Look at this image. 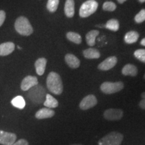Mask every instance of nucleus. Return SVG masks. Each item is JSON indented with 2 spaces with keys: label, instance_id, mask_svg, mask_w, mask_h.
I'll list each match as a JSON object with an SVG mask.
<instances>
[{
  "label": "nucleus",
  "instance_id": "nucleus-9",
  "mask_svg": "<svg viewBox=\"0 0 145 145\" xmlns=\"http://www.w3.org/2000/svg\"><path fill=\"white\" fill-rule=\"evenodd\" d=\"M123 111L120 109H108L104 113V117L108 120H119L123 117Z\"/></svg>",
  "mask_w": 145,
  "mask_h": 145
},
{
  "label": "nucleus",
  "instance_id": "nucleus-16",
  "mask_svg": "<svg viewBox=\"0 0 145 145\" xmlns=\"http://www.w3.org/2000/svg\"><path fill=\"white\" fill-rule=\"evenodd\" d=\"M64 11L67 17H73L74 14H75V1L74 0H66Z\"/></svg>",
  "mask_w": 145,
  "mask_h": 145
},
{
  "label": "nucleus",
  "instance_id": "nucleus-17",
  "mask_svg": "<svg viewBox=\"0 0 145 145\" xmlns=\"http://www.w3.org/2000/svg\"><path fill=\"white\" fill-rule=\"evenodd\" d=\"M122 73L125 76L129 75L132 77H135L138 74V69L134 65L127 64L123 67Z\"/></svg>",
  "mask_w": 145,
  "mask_h": 145
},
{
  "label": "nucleus",
  "instance_id": "nucleus-14",
  "mask_svg": "<svg viewBox=\"0 0 145 145\" xmlns=\"http://www.w3.org/2000/svg\"><path fill=\"white\" fill-rule=\"evenodd\" d=\"M65 60L68 66L71 69H77L80 66V61L77 57L72 54H67L65 55Z\"/></svg>",
  "mask_w": 145,
  "mask_h": 145
},
{
  "label": "nucleus",
  "instance_id": "nucleus-4",
  "mask_svg": "<svg viewBox=\"0 0 145 145\" xmlns=\"http://www.w3.org/2000/svg\"><path fill=\"white\" fill-rule=\"evenodd\" d=\"M124 136L117 132L109 133L99 141V145H120Z\"/></svg>",
  "mask_w": 145,
  "mask_h": 145
},
{
  "label": "nucleus",
  "instance_id": "nucleus-29",
  "mask_svg": "<svg viewBox=\"0 0 145 145\" xmlns=\"http://www.w3.org/2000/svg\"><path fill=\"white\" fill-rule=\"evenodd\" d=\"M5 18H6V14L3 10H0V27L4 23Z\"/></svg>",
  "mask_w": 145,
  "mask_h": 145
},
{
  "label": "nucleus",
  "instance_id": "nucleus-34",
  "mask_svg": "<svg viewBox=\"0 0 145 145\" xmlns=\"http://www.w3.org/2000/svg\"><path fill=\"white\" fill-rule=\"evenodd\" d=\"M138 1L140 3H144L145 2V0H138Z\"/></svg>",
  "mask_w": 145,
  "mask_h": 145
},
{
  "label": "nucleus",
  "instance_id": "nucleus-25",
  "mask_svg": "<svg viewBox=\"0 0 145 145\" xmlns=\"http://www.w3.org/2000/svg\"><path fill=\"white\" fill-rule=\"evenodd\" d=\"M59 4V0H48L46 4L47 10L51 13H54L57 10Z\"/></svg>",
  "mask_w": 145,
  "mask_h": 145
},
{
  "label": "nucleus",
  "instance_id": "nucleus-35",
  "mask_svg": "<svg viewBox=\"0 0 145 145\" xmlns=\"http://www.w3.org/2000/svg\"><path fill=\"white\" fill-rule=\"evenodd\" d=\"M18 49H20V50L22 49V48H21V47H20V46H18Z\"/></svg>",
  "mask_w": 145,
  "mask_h": 145
},
{
  "label": "nucleus",
  "instance_id": "nucleus-26",
  "mask_svg": "<svg viewBox=\"0 0 145 145\" xmlns=\"http://www.w3.org/2000/svg\"><path fill=\"white\" fill-rule=\"evenodd\" d=\"M103 10L108 12H114L116 9V5L112 1H106L103 4Z\"/></svg>",
  "mask_w": 145,
  "mask_h": 145
},
{
  "label": "nucleus",
  "instance_id": "nucleus-2",
  "mask_svg": "<svg viewBox=\"0 0 145 145\" xmlns=\"http://www.w3.org/2000/svg\"><path fill=\"white\" fill-rule=\"evenodd\" d=\"M46 91L40 85H36L28 90V97L34 104H41L46 99Z\"/></svg>",
  "mask_w": 145,
  "mask_h": 145
},
{
  "label": "nucleus",
  "instance_id": "nucleus-13",
  "mask_svg": "<svg viewBox=\"0 0 145 145\" xmlns=\"http://www.w3.org/2000/svg\"><path fill=\"white\" fill-rule=\"evenodd\" d=\"M55 114L54 110L48 108H44L39 110L35 114L36 118L39 120L50 118L53 117Z\"/></svg>",
  "mask_w": 145,
  "mask_h": 145
},
{
  "label": "nucleus",
  "instance_id": "nucleus-8",
  "mask_svg": "<svg viewBox=\"0 0 145 145\" xmlns=\"http://www.w3.org/2000/svg\"><path fill=\"white\" fill-rule=\"evenodd\" d=\"M97 104V98L93 95H88L85 97L79 104V108L82 110H87L93 108Z\"/></svg>",
  "mask_w": 145,
  "mask_h": 145
},
{
  "label": "nucleus",
  "instance_id": "nucleus-15",
  "mask_svg": "<svg viewBox=\"0 0 145 145\" xmlns=\"http://www.w3.org/2000/svg\"><path fill=\"white\" fill-rule=\"evenodd\" d=\"M47 61L45 58H39L34 63L36 73L39 75H42L44 73Z\"/></svg>",
  "mask_w": 145,
  "mask_h": 145
},
{
  "label": "nucleus",
  "instance_id": "nucleus-5",
  "mask_svg": "<svg viewBox=\"0 0 145 145\" xmlns=\"http://www.w3.org/2000/svg\"><path fill=\"white\" fill-rule=\"evenodd\" d=\"M98 8V3L95 0H88L81 5L79 9V16L88 18L95 13Z\"/></svg>",
  "mask_w": 145,
  "mask_h": 145
},
{
  "label": "nucleus",
  "instance_id": "nucleus-30",
  "mask_svg": "<svg viewBox=\"0 0 145 145\" xmlns=\"http://www.w3.org/2000/svg\"><path fill=\"white\" fill-rule=\"evenodd\" d=\"M141 97H142V99L139 103V106L140 108L145 110V92L141 94Z\"/></svg>",
  "mask_w": 145,
  "mask_h": 145
},
{
  "label": "nucleus",
  "instance_id": "nucleus-18",
  "mask_svg": "<svg viewBox=\"0 0 145 145\" xmlns=\"http://www.w3.org/2000/svg\"><path fill=\"white\" fill-rule=\"evenodd\" d=\"M83 54L84 57L88 59H99L100 57V53H99V50L93 48H89L84 50Z\"/></svg>",
  "mask_w": 145,
  "mask_h": 145
},
{
  "label": "nucleus",
  "instance_id": "nucleus-3",
  "mask_svg": "<svg viewBox=\"0 0 145 145\" xmlns=\"http://www.w3.org/2000/svg\"><path fill=\"white\" fill-rule=\"evenodd\" d=\"M16 32L22 36H30L33 33V28L31 24L24 16H20L16 19L14 24Z\"/></svg>",
  "mask_w": 145,
  "mask_h": 145
},
{
  "label": "nucleus",
  "instance_id": "nucleus-22",
  "mask_svg": "<svg viewBox=\"0 0 145 145\" xmlns=\"http://www.w3.org/2000/svg\"><path fill=\"white\" fill-rule=\"evenodd\" d=\"M11 103L13 105V106L20 109V110H22L26 106V101H25L22 96L20 95L16 96V97H14L11 101Z\"/></svg>",
  "mask_w": 145,
  "mask_h": 145
},
{
  "label": "nucleus",
  "instance_id": "nucleus-27",
  "mask_svg": "<svg viewBox=\"0 0 145 145\" xmlns=\"http://www.w3.org/2000/svg\"><path fill=\"white\" fill-rule=\"evenodd\" d=\"M134 55L141 62L145 63V49H138L135 50Z\"/></svg>",
  "mask_w": 145,
  "mask_h": 145
},
{
  "label": "nucleus",
  "instance_id": "nucleus-7",
  "mask_svg": "<svg viewBox=\"0 0 145 145\" xmlns=\"http://www.w3.org/2000/svg\"><path fill=\"white\" fill-rule=\"evenodd\" d=\"M17 136L16 134L3 131L0 130V144L3 145H12L16 142Z\"/></svg>",
  "mask_w": 145,
  "mask_h": 145
},
{
  "label": "nucleus",
  "instance_id": "nucleus-28",
  "mask_svg": "<svg viewBox=\"0 0 145 145\" xmlns=\"http://www.w3.org/2000/svg\"><path fill=\"white\" fill-rule=\"evenodd\" d=\"M135 20L137 23L140 24L145 21V10L142 9L135 17Z\"/></svg>",
  "mask_w": 145,
  "mask_h": 145
},
{
  "label": "nucleus",
  "instance_id": "nucleus-12",
  "mask_svg": "<svg viewBox=\"0 0 145 145\" xmlns=\"http://www.w3.org/2000/svg\"><path fill=\"white\" fill-rule=\"evenodd\" d=\"M15 44L12 42H7L0 44V56L4 57L12 53L15 49Z\"/></svg>",
  "mask_w": 145,
  "mask_h": 145
},
{
  "label": "nucleus",
  "instance_id": "nucleus-11",
  "mask_svg": "<svg viewBox=\"0 0 145 145\" xmlns=\"http://www.w3.org/2000/svg\"><path fill=\"white\" fill-rule=\"evenodd\" d=\"M118 62V59L116 57H110L104 60L103 62H101L98 65V69L101 71H108L111 69L116 65Z\"/></svg>",
  "mask_w": 145,
  "mask_h": 145
},
{
  "label": "nucleus",
  "instance_id": "nucleus-36",
  "mask_svg": "<svg viewBox=\"0 0 145 145\" xmlns=\"http://www.w3.org/2000/svg\"><path fill=\"white\" fill-rule=\"evenodd\" d=\"M71 145H82V144H71Z\"/></svg>",
  "mask_w": 145,
  "mask_h": 145
},
{
  "label": "nucleus",
  "instance_id": "nucleus-20",
  "mask_svg": "<svg viewBox=\"0 0 145 145\" xmlns=\"http://www.w3.org/2000/svg\"><path fill=\"white\" fill-rule=\"evenodd\" d=\"M139 34L136 31H130L125 34L124 41L127 44H133L138 40Z\"/></svg>",
  "mask_w": 145,
  "mask_h": 145
},
{
  "label": "nucleus",
  "instance_id": "nucleus-19",
  "mask_svg": "<svg viewBox=\"0 0 145 145\" xmlns=\"http://www.w3.org/2000/svg\"><path fill=\"white\" fill-rule=\"evenodd\" d=\"M99 32L98 30H91L86 34V42L89 46H93L95 44V39L96 37L99 35Z\"/></svg>",
  "mask_w": 145,
  "mask_h": 145
},
{
  "label": "nucleus",
  "instance_id": "nucleus-6",
  "mask_svg": "<svg viewBox=\"0 0 145 145\" xmlns=\"http://www.w3.org/2000/svg\"><path fill=\"white\" fill-rule=\"evenodd\" d=\"M124 88V83L121 81L118 82H107L103 83L100 86V89L103 93L106 94H112L120 91Z\"/></svg>",
  "mask_w": 145,
  "mask_h": 145
},
{
  "label": "nucleus",
  "instance_id": "nucleus-23",
  "mask_svg": "<svg viewBox=\"0 0 145 145\" xmlns=\"http://www.w3.org/2000/svg\"><path fill=\"white\" fill-rule=\"evenodd\" d=\"M105 28L108 29V30H112V31L116 32L120 28L119 22L116 19H111L107 22L105 24Z\"/></svg>",
  "mask_w": 145,
  "mask_h": 145
},
{
  "label": "nucleus",
  "instance_id": "nucleus-10",
  "mask_svg": "<svg viewBox=\"0 0 145 145\" xmlns=\"http://www.w3.org/2000/svg\"><path fill=\"white\" fill-rule=\"evenodd\" d=\"M39 84L37 77L35 76L28 75L23 79L21 83V89L22 91H28L34 86Z\"/></svg>",
  "mask_w": 145,
  "mask_h": 145
},
{
  "label": "nucleus",
  "instance_id": "nucleus-33",
  "mask_svg": "<svg viewBox=\"0 0 145 145\" xmlns=\"http://www.w3.org/2000/svg\"><path fill=\"white\" fill-rule=\"evenodd\" d=\"M117 1H118V2L119 3H120V4H122V3H124L125 1H126L127 0H117Z\"/></svg>",
  "mask_w": 145,
  "mask_h": 145
},
{
  "label": "nucleus",
  "instance_id": "nucleus-37",
  "mask_svg": "<svg viewBox=\"0 0 145 145\" xmlns=\"http://www.w3.org/2000/svg\"><path fill=\"white\" fill-rule=\"evenodd\" d=\"M144 79H145V74H144Z\"/></svg>",
  "mask_w": 145,
  "mask_h": 145
},
{
  "label": "nucleus",
  "instance_id": "nucleus-32",
  "mask_svg": "<svg viewBox=\"0 0 145 145\" xmlns=\"http://www.w3.org/2000/svg\"><path fill=\"white\" fill-rule=\"evenodd\" d=\"M140 44L142 45V46H145V38H144V39H143L142 40H141V42H140Z\"/></svg>",
  "mask_w": 145,
  "mask_h": 145
},
{
  "label": "nucleus",
  "instance_id": "nucleus-31",
  "mask_svg": "<svg viewBox=\"0 0 145 145\" xmlns=\"http://www.w3.org/2000/svg\"><path fill=\"white\" fill-rule=\"evenodd\" d=\"M12 145H29L28 142L25 139H20L17 142H14Z\"/></svg>",
  "mask_w": 145,
  "mask_h": 145
},
{
  "label": "nucleus",
  "instance_id": "nucleus-21",
  "mask_svg": "<svg viewBox=\"0 0 145 145\" xmlns=\"http://www.w3.org/2000/svg\"><path fill=\"white\" fill-rule=\"evenodd\" d=\"M43 104H44V106L45 107L50 109L57 108L58 106H59L58 101L50 94H46V99H45L44 102Z\"/></svg>",
  "mask_w": 145,
  "mask_h": 145
},
{
  "label": "nucleus",
  "instance_id": "nucleus-24",
  "mask_svg": "<svg viewBox=\"0 0 145 145\" xmlns=\"http://www.w3.org/2000/svg\"><path fill=\"white\" fill-rule=\"evenodd\" d=\"M67 38L69 40L72 42L75 43L77 44H81V36L80 34L74 32H69L67 34Z\"/></svg>",
  "mask_w": 145,
  "mask_h": 145
},
{
  "label": "nucleus",
  "instance_id": "nucleus-1",
  "mask_svg": "<svg viewBox=\"0 0 145 145\" xmlns=\"http://www.w3.org/2000/svg\"><path fill=\"white\" fill-rule=\"evenodd\" d=\"M46 86L48 89L55 95H61L63 91L62 79L59 74L50 72L46 79Z\"/></svg>",
  "mask_w": 145,
  "mask_h": 145
}]
</instances>
